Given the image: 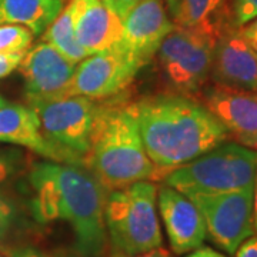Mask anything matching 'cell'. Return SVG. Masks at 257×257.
I'll list each match as a JSON object with an SVG mask.
<instances>
[{"instance_id": "cell-5", "label": "cell", "mask_w": 257, "mask_h": 257, "mask_svg": "<svg viewBox=\"0 0 257 257\" xmlns=\"http://www.w3.org/2000/svg\"><path fill=\"white\" fill-rule=\"evenodd\" d=\"M256 173V150L226 142L169 172L163 184L186 196L193 193L236 192L251 187Z\"/></svg>"}, {"instance_id": "cell-1", "label": "cell", "mask_w": 257, "mask_h": 257, "mask_svg": "<svg viewBox=\"0 0 257 257\" xmlns=\"http://www.w3.org/2000/svg\"><path fill=\"white\" fill-rule=\"evenodd\" d=\"M29 183L35 193L32 210L37 220L69 223L76 248L83 257L103 254L107 243V190L87 167L53 160L37 162L30 170Z\"/></svg>"}, {"instance_id": "cell-15", "label": "cell", "mask_w": 257, "mask_h": 257, "mask_svg": "<svg viewBox=\"0 0 257 257\" xmlns=\"http://www.w3.org/2000/svg\"><path fill=\"white\" fill-rule=\"evenodd\" d=\"M210 77L214 84L257 93V52L240 32L217 37Z\"/></svg>"}, {"instance_id": "cell-22", "label": "cell", "mask_w": 257, "mask_h": 257, "mask_svg": "<svg viewBox=\"0 0 257 257\" xmlns=\"http://www.w3.org/2000/svg\"><path fill=\"white\" fill-rule=\"evenodd\" d=\"M25 53H15V55H0V79L8 77L13 73L23 60Z\"/></svg>"}, {"instance_id": "cell-28", "label": "cell", "mask_w": 257, "mask_h": 257, "mask_svg": "<svg viewBox=\"0 0 257 257\" xmlns=\"http://www.w3.org/2000/svg\"><path fill=\"white\" fill-rule=\"evenodd\" d=\"M15 169V162L13 159L6 156H0V182L6 180Z\"/></svg>"}, {"instance_id": "cell-21", "label": "cell", "mask_w": 257, "mask_h": 257, "mask_svg": "<svg viewBox=\"0 0 257 257\" xmlns=\"http://www.w3.org/2000/svg\"><path fill=\"white\" fill-rule=\"evenodd\" d=\"M233 15L239 28L247 25L257 18V0H233Z\"/></svg>"}, {"instance_id": "cell-26", "label": "cell", "mask_w": 257, "mask_h": 257, "mask_svg": "<svg viewBox=\"0 0 257 257\" xmlns=\"http://www.w3.org/2000/svg\"><path fill=\"white\" fill-rule=\"evenodd\" d=\"M9 257H57L50 254V253H46V251H42L39 248L35 247H19L15 248L12 253H10Z\"/></svg>"}, {"instance_id": "cell-18", "label": "cell", "mask_w": 257, "mask_h": 257, "mask_svg": "<svg viewBox=\"0 0 257 257\" xmlns=\"http://www.w3.org/2000/svg\"><path fill=\"white\" fill-rule=\"evenodd\" d=\"M80 5L82 0H70L42 35V42L52 45L64 59L74 64L80 63L84 57L89 56L76 39V22Z\"/></svg>"}, {"instance_id": "cell-3", "label": "cell", "mask_w": 257, "mask_h": 257, "mask_svg": "<svg viewBox=\"0 0 257 257\" xmlns=\"http://www.w3.org/2000/svg\"><path fill=\"white\" fill-rule=\"evenodd\" d=\"M84 159L87 169L107 192L165 177L147 156L135 103L109 111L100 110L92 146Z\"/></svg>"}, {"instance_id": "cell-25", "label": "cell", "mask_w": 257, "mask_h": 257, "mask_svg": "<svg viewBox=\"0 0 257 257\" xmlns=\"http://www.w3.org/2000/svg\"><path fill=\"white\" fill-rule=\"evenodd\" d=\"M142 0H111V9L117 13L121 20Z\"/></svg>"}, {"instance_id": "cell-10", "label": "cell", "mask_w": 257, "mask_h": 257, "mask_svg": "<svg viewBox=\"0 0 257 257\" xmlns=\"http://www.w3.org/2000/svg\"><path fill=\"white\" fill-rule=\"evenodd\" d=\"M173 29L163 0H142L123 18L119 47L143 67Z\"/></svg>"}, {"instance_id": "cell-13", "label": "cell", "mask_w": 257, "mask_h": 257, "mask_svg": "<svg viewBox=\"0 0 257 257\" xmlns=\"http://www.w3.org/2000/svg\"><path fill=\"white\" fill-rule=\"evenodd\" d=\"M157 211L175 254H187L202 247L207 237L206 223L202 213L186 194L167 184L159 186Z\"/></svg>"}, {"instance_id": "cell-29", "label": "cell", "mask_w": 257, "mask_h": 257, "mask_svg": "<svg viewBox=\"0 0 257 257\" xmlns=\"http://www.w3.org/2000/svg\"><path fill=\"white\" fill-rule=\"evenodd\" d=\"M186 257H226L223 253L220 251H217V250H214V248L211 247H199L196 248V250H193L190 253H187V256Z\"/></svg>"}, {"instance_id": "cell-11", "label": "cell", "mask_w": 257, "mask_h": 257, "mask_svg": "<svg viewBox=\"0 0 257 257\" xmlns=\"http://www.w3.org/2000/svg\"><path fill=\"white\" fill-rule=\"evenodd\" d=\"M200 92V103L226 127L230 139L257 152V93L214 83Z\"/></svg>"}, {"instance_id": "cell-17", "label": "cell", "mask_w": 257, "mask_h": 257, "mask_svg": "<svg viewBox=\"0 0 257 257\" xmlns=\"http://www.w3.org/2000/svg\"><path fill=\"white\" fill-rule=\"evenodd\" d=\"M64 8V0H0V25H18L42 36Z\"/></svg>"}, {"instance_id": "cell-14", "label": "cell", "mask_w": 257, "mask_h": 257, "mask_svg": "<svg viewBox=\"0 0 257 257\" xmlns=\"http://www.w3.org/2000/svg\"><path fill=\"white\" fill-rule=\"evenodd\" d=\"M0 142L26 147L46 160L82 165V157L53 145L43 135L37 114L30 106L8 103L0 107Z\"/></svg>"}, {"instance_id": "cell-2", "label": "cell", "mask_w": 257, "mask_h": 257, "mask_svg": "<svg viewBox=\"0 0 257 257\" xmlns=\"http://www.w3.org/2000/svg\"><path fill=\"white\" fill-rule=\"evenodd\" d=\"M135 109L147 156L163 176L230 139L200 101L184 94L146 97Z\"/></svg>"}, {"instance_id": "cell-4", "label": "cell", "mask_w": 257, "mask_h": 257, "mask_svg": "<svg viewBox=\"0 0 257 257\" xmlns=\"http://www.w3.org/2000/svg\"><path fill=\"white\" fill-rule=\"evenodd\" d=\"M104 221L114 254L136 256L162 247L156 184L145 180L107 192Z\"/></svg>"}, {"instance_id": "cell-8", "label": "cell", "mask_w": 257, "mask_h": 257, "mask_svg": "<svg viewBox=\"0 0 257 257\" xmlns=\"http://www.w3.org/2000/svg\"><path fill=\"white\" fill-rule=\"evenodd\" d=\"M253 186L236 192L187 194L202 213L209 239L230 256L254 234Z\"/></svg>"}, {"instance_id": "cell-7", "label": "cell", "mask_w": 257, "mask_h": 257, "mask_svg": "<svg viewBox=\"0 0 257 257\" xmlns=\"http://www.w3.org/2000/svg\"><path fill=\"white\" fill-rule=\"evenodd\" d=\"M47 140L66 152L86 157L100 109L92 99L63 96L45 100H29Z\"/></svg>"}, {"instance_id": "cell-20", "label": "cell", "mask_w": 257, "mask_h": 257, "mask_svg": "<svg viewBox=\"0 0 257 257\" xmlns=\"http://www.w3.org/2000/svg\"><path fill=\"white\" fill-rule=\"evenodd\" d=\"M33 33L18 25H0V55L26 53L33 43Z\"/></svg>"}, {"instance_id": "cell-12", "label": "cell", "mask_w": 257, "mask_h": 257, "mask_svg": "<svg viewBox=\"0 0 257 257\" xmlns=\"http://www.w3.org/2000/svg\"><path fill=\"white\" fill-rule=\"evenodd\" d=\"M19 69L28 100H45L67 96L76 64L64 59L52 45L40 42L25 53Z\"/></svg>"}, {"instance_id": "cell-23", "label": "cell", "mask_w": 257, "mask_h": 257, "mask_svg": "<svg viewBox=\"0 0 257 257\" xmlns=\"http://www.w3.org/2000/svg\"><path fill=\"white\" fill-rule=\"evenodd\" d=\"M234 257H257V236H250L234 251Z\"/></svg>"}, {"instance_id": "cell-6", "label": "cell", "mask_w": 257, "mask_h": 257, "mask_svg": "<svg viewBox=\"0 0 257 257\" xmlns=\"http://www.w3.org/2000/svg\"><path fill=\"white\" fill-rule=\"evenodd\" d=\"M217 37L216 29L179 26L166 36L156 53L157 63L176 92L186 96L206 86Z\"/></svg>"}, {"instance_id": "cell-31", "label": "cell", "mask_w": 257, "mask_h": 257, "mask_svg": "<svg viewBox=\"0 0 257 257\" xmlns=\"http://www.w3.org/2000/svg\"><path fill=\"white\" fill-rule=\"evenodd\" d=\"M253 229L257 234V173L253 186Z\"/></svg>"}, {"instance_id": "cell-9", "label": "cell", "mask_w": 257, "mask_h": 257, "mask_svg": "<svg viewBox=\"0 0 257 257\" xmlns=\"http://www.w3.org/2000/svg\"><path fill=\"white\" fill-rule=\"evenodd\" d=\"M142 66L126 55L119 45L84 57L76 64L67 96L104 99L127 87Z\"/></svg>"}, {"instance_id": "cell-33", "label": "cell", "mask_w": 257, "mask_h": 257, "mask_svg": "<svg viewBox=\"0 0 257 257\" xmlns=\"http://www.w3.org/2000/svg\"><path fill=\"white\" fill-rule=\"evenodd\" d=\"M104 3H106V5H109V6L111 8V0H104Z\"/></svg>"}, {"instance_id": "cell-30", "label": "cell", "mask_w": 257, "mask_h": 257, "mask_svg": "<svg viewBox=\"0 0 257 257\" xmlns=\"http://www.w3.org/2000/svg\"><path fill=\"white\" fill-rule=\"evenodd\" d=\"M113 257H172V254L163 247L155 248L152 251L147 253H142V254H136V256H126V254H113Z\"/></svg>"}, {"instance_id": "cell-32", "label": "cell", "mask_w": 257, "mask_h": 257, "mask_svg": "<svg viewBox=\"0 0 257 257\" xmlns=\"http://www.w3.org/2000/svg\"><path fill=\"white\" fill-rule=\"evenodd\" d=\"M8 103H9V101L6 100V99L0 94V107H2V106H5V104H8Z\"/></svg>"}, {"instance_id": "cell-16", "label": "cell", "mask_w": 257, "mask_h": 257, "mask_svg": "<svg viewBox=\"0 0 257 257\" xmlns=\"http://www.w3.org/2000/svg\"><path fill=\"white\" fill-rule=\"evenodd\" d=\"M123 20L104 0H82L76 22V39L90 56L117 46Z\"/></svg>"}, {"instance_id": "cell-19", "label": "cell", "mask_w": 257, "mask_h": 257, "mask_svg": "<svg viewBox=\"0 0 257 257\" xmlns=\"http://www.w3.org/2000/svg\"><path fill=\"white\" fill-rule=\"evenodd\" d=\"M169 18L179 28L214 29L211 19L224 0H163Z\"/></svg>"}, {"instance_id": "cell-27", "label": "cell", "mask_w": 257, "mask_h": 257, "mask_svg": "<svg viewBox=\"0 0 257 257\" xmlns=\"http://www.w3.org/2000/svg\"><path fill=\"white\" fill-rule=\"evenodd\" d=\"M10 219H12V210H10V207L0 199V234L9 227Z\"/></svg>"}, {"instance_id": "cell-24", "label": "cell", "mask_w": 257, "mask_h": 257, "mask_svg": "<svg viewBox=\"0 0 257 257\" xmlns=\"http://www.w3.org/2000/svg\"><path fill=\"white\" fill-rule=\"evenodd\" d=\"M239 32L243 39L257 52V18L251 22H248L247 25L241 26Z\"/></svg>"}]
</instances>
